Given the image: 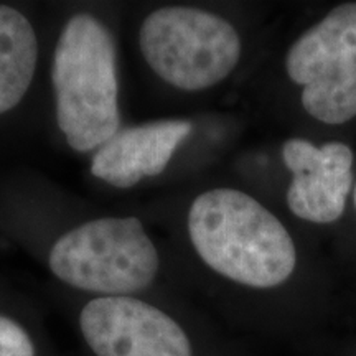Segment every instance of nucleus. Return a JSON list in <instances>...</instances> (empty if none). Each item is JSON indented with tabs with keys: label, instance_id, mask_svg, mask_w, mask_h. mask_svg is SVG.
Listing matches in <instances>:
<instances>
[{
	"label": "nucleus",
	"instance_id": "423d86ee",
	"mask_svg": "<svg viewBox=\"0 0 356 356\" xmlns=\"http://www.w3.org/2000/svg\"><path fill=\"white\" fill-rule=\"evenodd\" d=\"M96 356H193L190 338L170 315L134 297H97L79 314Z\"/></svg>",
	"mask_w": 356,
	"mask_h": 356
},
{
	"label": "nucleus",
	"instance_id": "9d476101",
	"mask_svg": "<svg viewBox=\"0 0 356 356\" xmlns=\"http://www.w3.org/2000/svg\"><path fill=\"white\" fill-rule=\"evenodd\" d=\"M0 356H35V345L29 332L3 314H0Z\"/></svg>",
	"mask_w": 356,
	"mask_h": 356
},
{
	"label": "nucleus",
	"instance_id": "6e6552de",
	"mask_svg": "<svg viewBox=\"0 0 356 356\" xmlns=\"http://www.w3.org/2000/svg\"><path fill=\"white\" fill-rule=\"evenodd\" d=\"M193 124L165 119L121 129L96 150L91 160L92 177L119 190H127L145 178L165 170Z\"/></svg>",
	"mask_w": 356,
	"mask_h": 356
},
{
	"label": "nucleus",
	"instance_id": "39448f33",
	"mask_svg": "<svg viewBox=\"0 0 356 356\" xmlns=\"http://www.w3.org/2000/svg\"><path fill=\"white\" fill-rule=\"evenodd\" d=\"M286 73L315 121L341 126L356 118V2L332 8L292 43Z\"/></svg>",
	"mask_w": 356,
	"mask_h": 356
},
{
	"label": "nucleus",
	"instance_id": "f257e3e1",
	"mask_svg": "<svg viewBox=\"0 0 356 356\" xmlns=\"http://www.w3.org/2000/svg\"><path fill=\"white\" fill-rule=\"evenodd\" d=\"M186 228L200 259L239 286L273 289L296 270L297 249L286 226L241 190L203 191L190 204Z\"/></svg>",
	"mask_w": 356,
	"mask_h": 356
},
{
	"label": "nucleus",
	"instance_id": "1a4fd4ad",
	"mask_svg": "<svg viewBox=\"0 0 356 356\" xmlns=\"http://www.w3.org/2000/svg\"><path fill=\"white\" fill-rule=\"evenodd\" d=\"M38 37L20 8L0 3V118L13 113L37 74Z\"/></svg>",
	"mask_w": 356,
	"mask_h": 356
},
{
	"label": "nucleus",
	"instance_id": "9b49d317",
	"mask_svg": "<svg viewBox=\"0 0 356 356\" xmlns=\"http://www.w3.org/2000/svg\"><path fill=\"white\" fill-rule=\"evenodd\" d=\"M353 200H355V208H356V185H355V193H353Z\"/></svg>",
	"mask_w": 356,
	"mask_h": 356
},
{
	"label": "nucleus",
	"instance_id": "20e7f679",
	"mask_svg": "<svg viewBox=\"0 0 356 356\" xmlns=\"http://www.w3.org/2000/svg\"><path fill=\"white\" fill-rule=\"evenodd\" d=\"M145 63L168 86L200 92L225 81L241 60L243 43L228 20L198 7L150 12L139 29Z\"/></svg>",
	"mask_w": 356,
	"mask_h": 356
},
{
	"label": "nucleus",
	"instance_id": "7ed1b4c3",
	"mask_svg": "<svg viewBox=\"0 0 356 356\" xmlns=\"http://www.w3.org/2000/svg\"><path fill=\"white\" fill-rule=\"evenodd\" d=\"M48 267L78 291L127 297L154 282L160 257L139 218L104 216L61 236L53 244Z\"/></svg>",
	"mask_w": 356,
	"mask_h": 356
},
{
	"label": "nucleus",
	"instance_id": "0eeeda50",
	"mask_svg": "<svg viewBox=\"0 0 356 356\" xmlns=\"http://www.w3.org/2000/svg\"><path fill=\"white\" fill-rule=\"evenodd\" d=\"M353 150L343 142L315 145L300 137L284 142L282 160L292 173L289 210L315 225L340 220L353 186Z\"/></svg>",
	"mask_w": 356,
	"mask_h": 356
},
{
	"label": "nucleus",
	"instance_id": "f03ea898",
	"mask_svg": "<svg viewBox=\"0 0 356 356\" xmlns=\"http://www.w3.org/2000/svg\"><path fill=\"white\" fill-rule=\"evenodd\" d=\"M56 122L74 152L97 150L121 131L115 43L91 13H76L56 40L51 63Z\"/></svg>",
	"mask_w": 356,
	"mask_h": 356
}]
</instances>
